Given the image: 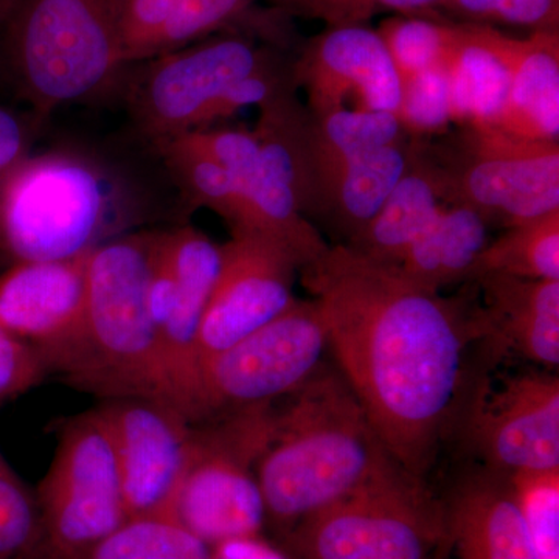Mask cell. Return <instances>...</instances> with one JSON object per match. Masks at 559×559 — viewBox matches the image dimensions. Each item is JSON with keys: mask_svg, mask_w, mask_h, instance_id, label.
<instances>
[{"mask_svg": "<svg viewBox=\"0 0 559 559\" xmlns=\"http://www.w3.org/2000/svg\"><path fill=\"white\" fill-rule=\"evenodd\" d=\"M154 145L191 204L216 213L229 224L231 235L255 234L245 190L226 168L193 145L186 135L162 140Z\"/></svg>", "mask_w": 559, "mask_h": 559, "instance_id": "484cf974", "label": "cell"}, {"mask_svg": "<svg viewBox=\"0 0 559 559\" xmlns=\"http://www.w3.org/2000/svg\"><path fill=\"white\" fill-rule=\"evenodd\" d=\"M13 2L14 0H0V10H2L3 16H5V13L10 10V7L13 5Z\"/></svg>", "mask_w": 559, "mask_h": 559, "instance_id": "ab89813d", "label": "cell"}, {"mask_svg": "<svg viewBox=\"0 0 559 559\" xmlns=\"http://www.w3.org/2000/svg\"><path fill=\"white\" fill-rule=\"evenodd\" d=\"M299 272L378 439L426 480L465 401L469 348L481 341L477 305L419 288L347 245Z\"/></svg>", "mask_w": 559, "mask_h": 559, "instance_id": "6da1fadb", "label": "cell"}, {"mask_svg": "<svg viewBox=\"0 0 559 559\" xmlns=\"http://www.w3.org/2000/svg\"><path fill=\"white\" fill-rule=\"evenodd\" d=\"M249 0H123L121 47L127 64L207 38Z\"/></svg>", "mask_w": 559, "mask_h": 559, "instance_id": "603a6c76", "label": "cell"}, {"mask_svg": "<svg viewBox=\"0 0 559 559\" xmlns=\"http://www.w3.org/2000/svg\"><path fill=\"white\" fill-rule=\"evenodd\" d=\"M498 274L527 280H559V209L507 227L488 241L474 264L469 283Z\"/></svg>", "mask_w": 559, "mask_h": 559, "instance_id": "4316f807", "label": "cell"}, {"mask_svg": "<svg viewBox=\"0 0 559 559\" xmlns=\"http://www.w3.org/2000/svg\"><path fill=\"white\" fill-rule=\"evenodd\" d=\"M275 403L194 423L193 452L170 518L210 547L255 538L266 527L257 462L270 441Z\"/></svg>", "mask_w": 559, "mask_h": 559, "instance_id": "52a82bcc", "label": "cell"}, {"mask_svg": "<svg viewBox=\"0 0 559 559\" xmlns=\"http://www.w3.org/2000/svg\"><path fill=\"white\" fill-rule=\"evenodd\" d=\"M90 255L14 261L0 275V329L38 349L49 373L83 329Z\"/></svg>", "mask_w": 559, "mask_h": 559, "instance_id": "2e32d148", "label": "cell"}, {"mask_svg": "<svg viewBox=\"0 0 559 559\" xmlns=\"http://www.w3.org/2000/svg\"><path fill=\"white\" fill-rule=\"evenodd\" d=\"M175 272V299L159 331L165 399L198 423L202 319L221 266V246L197 227L165 231Z\"/></svg>", "mask_w": 559, "mask_h": 559, "instance_id": "e0dca14e", "label": "cell"}, {"mask_svg": "<svg viewBox=\"0 0 559 559\" xmlns=\"http://www.w3.org/2000/svg\"><path fill=\"white\" fill-rule=\"evenodd\" d=\"M455 40L447 69L452 121L460 127H496L509 100V72L502 62L454 24Z\"/></svg>", "mask_w": 559, "mask_h": 559, "instance_id": "d4e9b609", "label": "cell"}, {"mask_svg": "<svg viewBox=\"0 0 559 559\" xmlns=\"http://www.w3.org/2000/svg\"><path fill=\"white\" fill-rule=\"evenodd\" d=\"M28 154V132L20 117L0 106V187Z\"/></svg>", "mask_w": 559, "mask_h": 559, "instance_id": "74e56055", "label": "cell"}, {"mask_svg": "<svg viewBox=\"0 0 559 559\" xmlns=\"http://www.w3.org/2000/svg\"><path fill=\"white\" fill-rule=\"evenodd\" d=\"M439 9L462 24L510 25L532 32L559 28V0H444Z\"/></svg>", "mask_w": 559, "mask_h": 559, "instance_id": "836d02e7", "label": "cell"}, {"mask_svg": "<svg viewBox=\"0 0 559 559\" xmlns=\"http://www.w3.org/2000/svg\"><path fill=\"white\" fill-rule=\"evenodd\" d=\"M293 83L289 72H282L275 68L274 61L267 60L259 69L238 80L237 83L227 87L223 94L212 103V106L204 114L201 128H207L213 121L229 119L238 110L249 106L264 105L272 97L286 90ZM200 128V130H201Z\"/></svg>", "mask_w": 559, "mask_h": 559, "instance_id": "e575fe53", "label": "cell"}, {"mask_svg": "<svg viewBox=\"0 0 559 559\" xmlns=\"http://www.w3.org/2000/svg\"><path fill=\"white\" fill-rule=\"evenodd\" d=\"M84 559H212V547L173 518H130Z\"/></svg>", "mask_w": 559, "mask_h": 559, "instance_id": "f1b7e54d", "label": "cell"}, {"mask_svg": "<svg viewBox=\"0 0 559 559\" xmlns=\"http://www.w3.org/2000/svg\"><path fill=\"white\" fill-rule=\"evenodd\" d=\"M396 463L341 371L325 366L275 406L270 441L255 469L266 525L285 536L308 514Z\"/></svg>", "mask_w": 559, "mask_h": 559, "instance_id": "7a4b0ae2", "label": "cell"}, {"mask_svg": "<svg viewBox=\"0 0 559 559\" xmlns=\"http://www.w3.org/2000/svg\"><path fill=\"white\" fill-rule=\"evenodd\" d=\"M462 27L509 72V100L492 128L513 138L559 142V32L514 38L488 25Z\"/></svg>", "mask_w": 559, "mask_h": 559, "instance_id": "ac0fdd59", "label": "cell"}, {"mask_svg": "<svg viewBox=\"0 0 559 559\" xmlns=\"http://www.w3.org/2000/svg\"><path fill=\"white\" fill-rule=\"evenodd\" d=\"M2 17H3V13H2V10H0V21H2Z\"/></svg>", "mask_w": 559, "mask_h": 559, "instance_id": "60d3db41", "label": "cell"}, {"mask_svg": "<svg viewBox=\"0 0 559 559\" xmlns=\"http://www.w3.org/2000/svg\"><path fill=\"white\" fill-rule=\"evenodd\" d=\"M426 156L443 201L484 219L516 226L559 209V142L513 138L491 127H462Z\"/></svg>", "mask_w": 559, "mask_h": 559, "instance_id": "9c48e42d", "label": "cell"}, {"mask_svg": "<svg viewBox=\"0 0 559 559\" xmlns=\"http://www.w3.org/2000/svg\"><path fill=\"white\" fill-rule=\"evenodd\" d=\"M452 559H538L507 477L471 471L444 499Z\"/></svg>", "mask_w": 559, "mask_h": 559, "instance_id": "ffe728a7", "label": "cell"}, {"mask_svg": "<svg viewBox=\"0 0 559 559\" xmlns=\"http://www.w3.org/2000/svg\"><path fill=\"white\" fill-rule=\"evenodd\" d=\"M299 559H444V500L399 463L282 536Z\"/></svg>", "mask_w": 559, "mask_h": 559, "instance_id": "8992f818", "label": "cell"}, {"mask_svg": "<svg viewBox=\"0 0 559 559\" xmlns=\"http://www.w3.org/2000/svg\"><path fill=\"white\" fill-rule=\"evenodd\" d=\"M481 341L489 355L520 356L539 369L559 366V280L488 274L473 280Z\"/></svg>", "mask_w": 559, "mask_h": 559, "instance_id": "d6986e66", "label": "cell"}, {"mask_svg": "<svg viewBox=\"0 0 559 559\" xmlns=\"http://www.w3.org/2000/svg\"><path fill=\"white\" fill-rule=\"evenodd\" d=\"M267 60L241 35L204 38L151 58L131 95L140 130L153 143L200 130L212 103Z\"/></svg>", "mask_w": 559, "mask_h": 559, "instance_id": "7c38bea8", "label": "cell"}, {"mask_svg": "<svg viewBox=\"0 0 559 559\" xmlns=\"http://www.w3.org/2000/svg\"><path fill=\"white\" fill-rule=\"evenodd\" d=\"M480 468L503 477L559 469V378L528 369L477 380L459 421Z\"/></svg>", "mask_w": 559, "mask_h": 559, "instance_id": "8fae6325", "label": "cell"}, {"mask_svg": "<svg viewBox=\"0 0 559 559\" xmlns=\"http://www.w3.org/2000/svg\"><path fill=\"white\" fill-rule=\"evenodd\" d=\"M538 559H559V469L507 477Z\"/></svg>", "mask_w": 559, "mask_h": 559, "instance_id": "4dcf8cb0", "label": "cell"}, {"mask_svg": "<svg viewBox=\"0 0 559 559\" xmlns=\"http://www.w3.org/2000/svg\"><path fill=\"white\" fill-rule=\"evenodd\" d=\"M308 98V114L344 109L355 95L358 108L399 114L403 83L380 33L364 24L336 25L312 38L290 68Z\"/></svg>", "mask_w": 559, "mask_h": 559, "instance_id": "9a60e30c", "label": "cell"}, {"mask_svg": "<svg viewBox=\"0 0 559 559\" xmlns=\"http://www.w3.org/2000/svg\"><path fill=\"white\" fill-rule=\"evenodd\" d=\"M130 518L168 516L189 466L194 423L157 396L102 401Z\"/></svg>", "mask_w": 559, "mask_h": 559, "instance_id": "4fadbf2b", "label": "cell"}, {"mask_svg": "<svg viewBox=\"0 0 559 559\" xmlns=\"http://www.w3.org/2000/svg\"><path fill=\"white\" fill-rule=\"evenodd\" d=\"M35 496L36 559H84L128 520L112 433L100 406L61 423L57 450Z\"/></svg>", "mask_w": 559, "mask_h": 559, "instance_id": "ba28073f", "label": "cell"}, {"mask_svg": "<svg viewBox=\"0 0 559 559\" xmlns=\"http://www.w3.org/2000/svg\"><path fill=\"white\" fill-rule=\"evenodd\" d=\"M271 2L283 3V5L293 7V9H299L304 5L307 0H271Z\"/></svg>", "mask_w": 559, "mask_h": 559, "instance_id": "f35d334b", "label": "cell"}, {"mask_svg": "<svg viewBox=\"0 0 559 559\" xmlns=\"http://www.w3.org/2000/svg\"><path fill=\"white\" fill-rule=\"evenodd\" d=\"M396 116L406 134L414 140L443 131L452 121L447 69L428 70L403 83V97Z\"/></svg>", "mask_w": 559, "mask_h": 559, "instance_id": "d6a6232c", "label": "cell"}, {"mask_svg": "<svg viewBox=\"0 0 559 559\" xmlns=\"http://www.w3.org/2000/svg\"><path fill=\"white\" fill-rule=\"evenodd\" d=\"M414 139L331 162L314 170L311 216H320L345 242L374 218L411 164Z\"/></svg>", "mask_w": 559, "mask_h": 559, "instance_id": "44dd1931", "label": "cell"}, {"mask_svg": "<svg viewBox=\"0 0 559 559\" xmlns=\"http://www.w3.org/2000/svg\"><path fill=\"white\" fill-rule=\"evenodd\" d=\"M156 240L157 231L134 230L92 250L83 329L50 371L70 388L102 401L167 400L159 341L148 307Z\"/></svg>", "mask_w": 559, "mask_h": 559, "instance_id": "277c9868", "label": "cell"}, {"mask_svg": "<svg viewBox=\"0 0 559 559\" xmlns=\"http://www.w3.org/2000/svg\"><path fill=\"white\" fill-rule=\"evenodd\" d=\"M329 334L318 304L296 299L288 310L202 362L198 423L277 403L325 367Z\"/></svg>", "mask_w": 559, "mask_h": 559, "instance_id": "30bf717a", "label": "cell"}, {"mask_svg": "<svg viewBox=\"0 0 559 559\" xmlns=\"http://www.w3.org/2000/svg\"><path fill=\"white\" fill-rule=\"evenodd\" d=\"M286 559H290V558H286Z\"/></svg>", "mask_w": 559, "mask_h": 559, "instance_id": "b9f144b4", "label": "cell"}, {"mask_svg": "<svg viewBox=\"0 0 559 559\" xmlns=\"http://www.w3.org/2000/svg\"><path fill=\"white\" fill-rule=\"evenodd\" d=\"M296 260L277 242L257 234H234L221 245L218 278L202 319V362L264 323L271 322L296 301Z\"/></svg>", "mask_w": 559, "mask_h": 559, "instance_id": "5bb4252c", "label": "cell"}, {"mask_svg": "<svg viewBox=\"0 0 559 559\" xmlns=\"http://www.w3.org/2000/svg\"><path fill=\"white\" fill-rule=\"evenodd\" d=\"M47 374L38 349L0 329V406L39 385Z\"/></svg>", "mask_w": 559, "mask_h": 559, "instance_id": "8d00e7d4", "label": "cell"}, {"mask_svg": "<svg viewBox=\"0 0 559 559\" xmlns=\"http://www.w3.org/2000/svg\"><path fill=\"white\" fill-rule=\"evenodd\" d=\"M444 0H307L299 7L301 13L336 25H359L385 11L400 14H428L439 10Z\"/></svg>", "mask_w": 559, "mask_h": 559, "instance_id": "d590c367", "label": "cell"}, {"mask_svg": "<svg viewBox=\"0 0 559 559\" xmlns=\"http://www.w3.org/2000/svg\"><path fill=\"white\" fill-rule=\"evenodd\" d=\"M388 47L401 83L428 70L444 68L455 40L452 22L428 14H399L377 31Z\"/></svg>", "mask_w": 559, "mask_h": 559, "instance_id": "f546056e", "label": "cell"}, {"mask_svg": "<svg viewBox=\"0 0 559 559\" xmlns=\"http://www.w3.org/2000/svg\"><path fill=\"white\" fill-rule=\"evenodd\" d=\"M142 215L138 187L100 157L27 154L0 187V248L14 261L73 259L134 231Z\"/></svg>", "mask_w": 559, "mask_h": 559, "instance_id": "3957f363", "label": "cell"}, {"mask_svg": "<svg viewBox=\"0 0 559 559\" xmlns=\"http://www.w3.org/2000/svg\"><path fill=\"white\" fill-rule=\"evenodd\" d=\"M443 201L440 180L432 162L418 140H414L411 164L395 189L348 248L360 255L396 267L419 235L439 215Z\"/></svg>", "mask_w": 559, "mask_h": 559, "instance_id": "7402d4cb", "label": "cell"}, {"mask_svg": "<svg viewBox=\"0 0 559 559\" xmlns=\"http://www.w3.org/2000/svg\"><path fill=\"white\" fill-rule=\"evenodd\" d=\"M487 221L466 205L450 204L404 253L396 270L419 288L441 294L469 283L474 264L488 245Z\"/></svg>", "mask_w": 559, "mask_h": 559, "instance_id": "cb8c5ba5", "label": "cell"}, {"mask_svg": "<svg viewBox=\"0 0 559 559\" xmlns=\"http://www.w3.org/2000/svg\"><path fill=\"white\" fill-rule=\"evenodd\" d=\"M40 544L38 502L0 452V559H36Z\"/></svg>", "mask_w": 559, "mask_h": 559, "instance_id": "1f68e13d", "label": "cell"}, {"mask_svg": "<svg viewBox=\"0 0 559 559\" xmlns=\"http://www.w3.org/2000/svg\"><path fill=\"white\" fill-rule=\"evenodd\" d=\"M123 0H14L3 57L22 97L39 116L108 90L127 68Z\"/></svg>", "mask_w": 559, "mask_h": 559, "instance_id": "5b68a950", "label": "cell"}, {"mask_svg": "<svg viewBox=\"0 0 559 559\" xmlns=\"http://www.w3.org/2000/svg\"><path fill=\"white\" fill-rule=\"evenodd\" d=\"M409 135L396 114L382 110L337 109L320 117L310 116L308 140L316 168L392 145Z\"/></svg>", "mask_w": 559, "mask_h": 559, "instance_id": "83f0119b", "label": "cell"}]
</instances>
